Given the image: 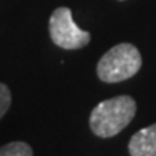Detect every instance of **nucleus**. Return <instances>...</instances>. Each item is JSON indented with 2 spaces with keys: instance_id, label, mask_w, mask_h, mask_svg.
Wrapping results in <instances>:
<instances>
[{
  "instance_id": "1",
  "label": "nucleus",
  "mask_w": 156,
  "mask_h": 156,
  "mask_svg": "<svg viewBox=\"0 0 156 156\" xmlns=\"http://www.w3.org/2000/svg\"><path fill=\"white\" fill-rule=\"evenodd\" d=\"M137 105L131 96H118L97 104L89 116V127L97 137L108 139L119 134L136 116Z\"/></svg>"
},
{
  "instance_id": "3",
  "label": "nucleus",
  "mask_w": 156,
  "mask_h": 156,
  "mask_svg": "<svg viewBox=\"0 0 156 156\" xmlns=\"http://www.w3.org/2000/svg\"><path fill=\"white\" fill-rule=\"evenodd\" d=\"M49 37L53 43L59 48L80 49L89 43L91 34L80 29L75 24L70 8L61 6V8H56L49 18Z\"/></svg>"
},
{
  "instance_id": "4",
  "label": "nucleus",
  "mask_w": 156,
  "mask_h": 156,
  "mask_svg": "<svg viewBox=\"0 0 156 156\" xmlns=\"http://www.w3.org/2000/svg\"><path fill=\"white\" fill-rule=\"evenodd\" d=\"M129 153L131 156H156V123L131 137Z\"/></svg>"
},
{
  "instance_id": "5",
  "label": "nucleus",
  "mask_w": 156,
  "mask_h": 156,
  "mask_svg": "<svg viewBox=\"0 0 156 156\" xmlns=\"http://www.w3.org/2000/svg\"><path fill=\"white\" fill-rule=\"evenodd\" d=\"M0 156H34V151L26 142H10L0 147Z\"/></svg>"
},
{
  "instance_id": "2",
  "label": "nucleus",
  "mask_w": 156,
  "mask_h": 156,
  "mask_svg": "<svg viewBox=\"0 0 156 156\" xmlns=\"http://www.w3.org/2000/svg\"><path fill=\"white\" fill-rule=\"evenodd\" d=\"M142 67V56L131 43H119L105 53L97 64V76L105 83H118L134 76Z\"/></svg>"
},
{
  "instance_id": "6",
  "label": "nucleus",
  "mask_w": 156,
  "mask_h": 156,
  "mask_svg": "<svg viewBox=\"0 0 156 156\" xmlns=\"http://www.w3.org/2000/svg\"><path fill=\"white\" fill-rule=\"evenodd\" d=\"M11 105V93L5 83H0V119H2Z\"/></svg>"
}]
</instances>
